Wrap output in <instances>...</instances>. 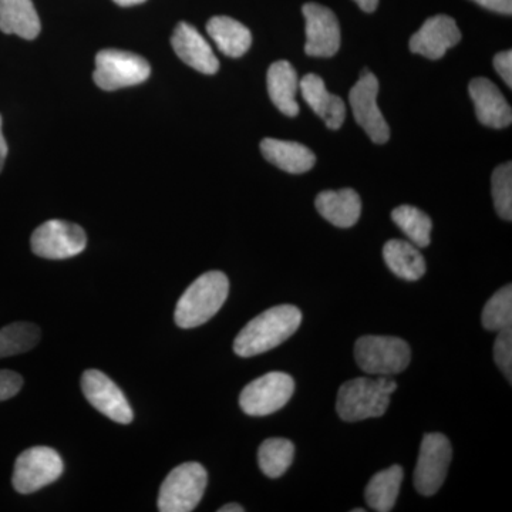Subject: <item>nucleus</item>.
<instances>
[{
	"label": "nucleus",
	"mask_w": 512,
	"mask_h": 512,
	"mask_svg": "<svg viewBox=\"0 0 512 512\" xmlns=\"http://www.w3.org/2000/svg\"><path fill=\"white\" fill-rule=\"evenodd\" d=\"M302 323V312L296 306L281 305L262 312L239 332L234 352L239 357L262 355L286 342Z\"/></svg>",
	"instance_id": "f257e3e1"
},
{
	"label": "nucleus",
	"mask_w": 512,
	"mask_h": 512,
	"mask_svg": "<svg viewBox=\"0 0 512 512\" xmlns=\"http://www.w3.org/2000/svg\"><path fill=\"white\" fill-rule=\"evenodd\" d=\"M396 389V382L389 376L348 380L340 386L336 412L348 423L382 417L389 409L390 397Z\"/></svg>",
	"instance_id": "f03ea898"
},
{
	"label": "nucleus",
	"mask_w": 512,
	"mask_h": 512,
	"mask_svg": "<svg viewBox=\"0 0 512 512\" xmlns=\"http://www.w3.org/2000/svg\"><path fill=\"white\" fill-rule=\"evenodd\" d=\"M229 293L227 275L211 271L195 279L183 293L175 308L174 319L180 328L192 329L214 318Z\"/></svg>",
	"instance_id": "7ed1b4c3"
},
{
	"label": "nucleus",
	"mask_w": 512,
	"mask_h": 512,
	"mask_svg": "<svg viewBox=\"0 0 512 512\" xmlns=\"http://www.w3.org/2000/svg\"><path fill=\"white\" fill-rule=\"evenodd\" d=\"M357 366L367 375L392 376L412 360L409 343L394 336H362L355 345Z\"/></svg>",
	"instance_id": "20e7f679"
},
{
	"label": "nucleus",
	"mask_w": 512,
	"mask_h": 512,
	"mask_svg": "<svg viewBox=\"0 0 512 512\" xmlns=\"http://www.w3.org/2000/svg\"><path fill=\"white\" fill-rule=\"evenodd\" d=\"M208 484V473L200 463H184L175 467L158 495V510L161 512H190L197 508L204 497Z\"/></svg>",
	"instance_id": "39448f33"
},
{
	"label": "nucleus",
	"mask_w": 512,
	"mask_h": 512,
	"mask_svg": "<svg viewBox=\"0 0 512 512\" xmlns=\"http://www.w3.org/2000/svg\"><path fill=\"white\" fill-rule=\"evenodd\" d=\"M151 67L144 57L123 50H101L96 56L94 83L106 92L137 86L146 82Z\"/></svg>",
	"instance_id": "423d86ee"
},
{
	"label": "nucleus",
	"mask_w": 512,
	"mask_h": 512,
	"mask_svg": "<svg viewBox=\"0 0 512 512\" xmlns=\"http://www.w3.org/2000/svg\"><path fill=\"white\" fill-rule=\"evenodd\" d=\"M64 470L60 454L53 448H28L16 460L12 484L19 494H33L62 477Z\"/></svg>",
	"instance_id": "0eeeda50"
},
{
	"label": "nucleus",
	"mask_w": 512,
	"mask_h": 512,
	"mask_svg": "<svg viewBox=\"0 0 512 512\" xmlns=\"http://www.w3.org/2000/svg\"><path fill=\"white\" fill-rule=\"evenodd\" d=\"M295 392V382L282 372H271L248 384L239 396V406L248 416H269L285 407Z\"/></svg>",
	"instance_id": "6e6552de"
},
{
	"label": "nucleus",
	"mask_w": 512,
	"mask_h": 512,
	"mask_svg": "<svg viewBox=\"0 0 512 512\" xmlns=\"http://www.w3.org/2000/svg\"><path fill=\"white\" fill-rule=\"evenodd\" d=\"M450 441L444 434H426L421 441L419 460L414 470V487L421 495H434L440 490L450 467Z\"/></svg>",
	"instance_id": "1a4fd4ad"
},
{
	"label": "nucleus",
	"mask_w": 512,
	"mask_h": 512,
	"mask_svg": "<svg viewBox=\"0 0 512 512\" xmlns=\"http://www.w3.org/2000/svg\"><path fill=\"white\" fill-rule=\"evenodd\" d=\"M377 96H379V80L375 74L365 69L350 90V107L356 123L366 131L370 140L376 144H386L390 138V128L377 106Z\"/></svg>",
	"instance_id": "9d476101"
},
{
	"label": "nucleus",
	"mask_w": 512,
	"mask_h": 512,
	"mask_svg": "<svg viewBox=\"0 0 512 512\" xmlns=\"http://www.w3.org/2000/svg\"><path fill=\"white\" fill-rule=\"evenodd\" d=\"M33 254L46 259H67L82 254L87 245L86 232L79 225L50 220L33 232Z\"/></svg>",
	"instance_id": "9b49d317"
},
{
	"label": "nucleus",
	"mask_w": 512,
	"mask_h": 512,
	"mask_svg": "<svg viewBox=\"0 0 512 512\" xmlns=\"http://www.w3.org/2000/svg\"><path fill=\"white\" fill-rule=\"evenodd\" d=\"M82 390L87 402L110 420L119 424L133 421L134 412L123 390L100 370L89 369L83 373Z\"/></svg>",
	"instance_id": "f8f14e48"
},
{
	"label": "nucleus",
	"mask_w": 512,
	"mask_h": 512,
	"mask_svg": "<svg viewBox=\"0 0 512 512\" xmlns=\"http://www.w3.org/2000/svg\"><path fill=\"white\" fill-rule=\"evenodd\" d=\"M306 20V55L312 57H333L340 49V28L338 18L326 6L306 3L302 8Z\"/></svg>",
	"instance_id": "ddd939ff"
},
{
	"label": "nucleus",
	"mask_w": 512,
	"mask_h": 512,
	"mask_svg": "<svg viewBox=\"0 0 512 512\" xmlns=\"http://www.w3.org/2000/svg\"><path fill=\"white\" fill-rule=\"evenodd\" d=\"M461 32L456 20L447 15L427 19L410 39V50L430 60H439L450 47L460 43Z\"/></svg>",
	"instance_id": "4468645a"
},
{
	"label": "nucleus",
	"mask_w": 512,
	"mask_h": 512,
	"mask_svg": "<svg viewBox=\"0 0 512 512\" xmlns=\"http://www.w3.org/2000/svg\"><path fill=\"white\" fill-rule=\"evenodd\" d=\"M171 45L177 56L197 72L215 74L220 69V60L210 43L190 23H178L171 37Z\"/></svg>",
	"instance_id": "2eb2a0df"
},
{
	"label": "nucleus",
	"mask_w": 512,
	"mask_h": 512,
	"mask_svg": "<svg viewBox=\"0 0 512 512\" xmlns=\"http://www.w3.org/2000/svg\"><path fill=\"white\" fill-rule=\"evenodd\" d=\"M470 97L476 106L478 120L484 126L491 128H505L512 121L511 106L505 100L504 94L491 80L478 77L471 80Z\"/></svg>",
	"instance_id": "dca6fc26"
},
{
	"label": "nucleus",
	"mask_w": 512,
	"mask_h": 512,
	"mask_svg": "<svg viewBox=\"0 0 512 512\" xmlns=\"http://www.w3.org/2000/svg\"><path fill=\"white\" fill-rule=\"evenodd\" d=\"M303 100L325 121L330 130H339L346 119V104L339 96L329 93L318 74H306L299 82Z\"/></svg>",
	"instance_id": "f3484780"
},
{
	"label": "nucleus",
	"mask_w": 512,
	"mask_h": 512,
	"mask_svg": "<svg viewBox=\"0 0 512 512\" xmlns=\"http://www.w3.org/2000/svg\"><path fill=\"white\" fill-rule=\"evenodd\" d=\"M266 86L276 109L288 117L298 116L299 104L296 101V94L299 90V79L291 63L286 60L272 63L266 74Z\"/></svg>",
	"instance_id": "a211bd4d"
},
{
	"label": "nucleus",
	"mask_w": 512,
	"mask_h": 512,
	"mask_svg": "<svg viewBox=\"0 0 512 512\" xmlns=\"http://www.w3.org/2000/svg\"><path fill=\"white\" fill-rule=\"evenodd\" d=\"M315 205L319 214L338 228L353 227L362 214V201L352 188L320 192Z\"/></svg>",
	"instance_id": "6ab92c4d"
},
{
	"label": "nucleus",
	"mask_w": 512,
	"mask_h": 512,
	"mask_svg": "<svg viewBox=\"0 0 512 512\" xmlns=\"http://www.w3.org/2000/svg\"><path fill=\"white\" fill-rule=\"evenodd\" d=\"M261 151L269 163L289 174L308 173L315 167L316 157L313 151L295 141L264 138Z\"/></svg>",
	"instance_id": "aec40b11"
},
{
	"label": "nucleus",
	"mask_w": 512,
	"mask_h": 512,
	"mask_svg": "<svg viewBox=\"0 0 512 512\" xmlns=\"http://www.w3.org/2000/svg\"><path fill=\"white\" fill-rule=\"evenodd\" d=\"M40 19L32 0H0V30L33 40L39 36Z\"/></svg>",
	"instance_id": "412c9836"
},
{
	"label": "nucleus",
	"mask_w": 512,
	"mask_h": 512,
	"mask_svg": "<svg viewBox=\"0 0 512 512\" xmlns=\"http://www.w3.org/2000/svg\"><path fill=\"white\" fill-rule=\"evenodd\" d=\"M207 32L225 56L242 57L252 45V35L247 26L228 16H215L207 23Z\"/></svg>",
	"instance_id": "4be33fe9"
},
{
	"label": "nucleus",
	"mask_w": 512,
	"mask_h": 512,
	"mask_svg": "<svg viewBox=\"0 0 512 512\" xmlns=\"http://www.w3.org/2000/svg\"><path fill=\"white\" fill-rule=\"evenodd\" d=\"M383 258L390 271L404 281H419L426 274V261L416 245L392 239L383 248Z\"/></svg>",
	"instance_id": "5701e85b"
},
{
	"label": "nucleus",
	"mask_w": 512,
	"mask_h": 512,
	"mask_svg": "<svg viewBox=\"0 0 512 512\" xmlns=\"http://www.w3.org/2000/svg\"><path fill=\"white\" fill-rule=\"evenodd\" d=\"M403 476V468L400 466H392L375 474L366 487L367 505L377 512L392 511L399 497Z\"/></svg>",
	"instance_id": "b1692460"
},
{
	"label": "nucleus",
	"mask_w": 512,
	"mask_h": 512,
	"mask_svg": "<svg viewBox=\"0 0 512 512\" xmlns=\"http://www.w3.org/2000/svg\"><path fill=\"white\" fill-rule=\"evenodd\" d=\"M295 446L286 439H268L261 444L258 451V463L262 473L269 478L284 476L292 466Z\"/></svg>",
	"instance_id": "393cba45"
},
{
	"label": "nucleus",
	"mask_w": 512,
	"mask_h": 512,
	"mask_svg": "<svg viewBox=\"0 0 512 512\" xmlns=\"http://www.w3.org/2000/svg\"><path fill=\"white\" fill-rule=\"evenodd\" d=\"M392 220L417 248L429 247L433 224L426 212L412 205H400L394 208Z\"/></svg>",
	"instance_id": "a878e982"
},
{
	"label": "nucleus",
	"mask_w": 512,
	"mask_h": 512,
	"mask_svg": "<svg viewBox=\"0 0 512 512\" xmlns=\"http://www.w3.org/2000/svg\"><path fill=\"white\" fill-rule=\"evenodd\" d=\"M40 340V329L35 323L18 322L0 329V359L22 355L35 348Z\"/></svg>",
	"instance_id": "bb28decb"
},
{
	"label": "nucleus",
	"mask_w": 512,
	"mask_h": 512,
	"mask_svg": "<svg viewBox=\"0 0 512 512\" xmlns=\"http://www.w3.org/2000/svg\"><path fill=\"white\" fill-rule=\"evenodd\" d=\"M484 328L491 332L512 329V288L505 286L487 302L483 309Z\"/></svg>",
	"instance_id": "cd10ccee"
},
{
	"label": "nucleus",
	"mask_w": 512,
	"mask_h": 512,
	"mask_svg": "<svg viewBox=\"0 0 512 512\" xmlns=\"http://www.w3.org/2000/svg\"><path fill=\"white\" fill-rule=\"evenodd\" d=\"M495 211L505 221L512 220V164H501L491 177Z\"/></svg>",
	"instance_id": "c85d7f7f"
},
{
	"label": "nucleus",
	"mask_w": 512,
	"mask_h": 512,
	"mask_svg": "<svg viewBox=\"0 0 512 512\" xmlns=\"http://www.w3.org/2000/svg\"><path fill=\"white\" fill-rule=\"evenodd\" d=\"M494 360L501 372L507 377L508 382L512 380V330L505 329L498 332L494 343Z\"/></svg>",
	"instance_id": "c756f323"
},
{
	"label": "nucleus",
	"mask_w": 512,
	"mask_h": 512,
	"mask_svg": "<svg viewBox=\"0 0 512 512\" xmlns=\"http://www.w3.org/2000/svg\"><path fill=\"white\" fill-rule=\"evenodd\" d=\"M23 377L13 370H0V402L12 399L20 392Z\"/></svg>",
	"instance_id": "7c9ffc66"
},
{
	"label": "nucleus",
	"mask_w": 512,
	"mask_h": 512,
	"mask_svg": "<svg viewBox=\"0 0 512 512\" xmlns=\"http://www.w3.org/2000/svg\"><path fill=\"white\" fill-rule=\"evenodd\" d=\"M494 67L497 73L500 74L501 79L507 83V86L512 87V52L505 50V52L498 53L494 57Z\"/></svg>",
	"instance_id": "2f4dec72"
},
{
	"label": "nucleus",
	"mask_w": 512,
	"mask_h": 512,
	"mask_svg": "<svg viewBox=\"0 0 512 512\" xmlns=\"http://www.w3.org/2000/svg\"><path fill=\"white\" fill-rule=\"evenodd\" d=\"M474 2L491 12L501 13V15H511L512 13V0H474Z\"/></svg>",
	"instance_id": "473e14b6"
},
{
	"label": "nucleus",
	"mask_w": 512,
	"mask_h": 512,
	"mask_svg": "<svg viewBox=\"0 0 512 512\" xmlns=\"http://www.w3.org/2000/svg\"><path fill=\"white\" fill-rule=\"evenodd\" d=\"M8 143H6L5 136L2 131V116H0V171L3 170L5 165L6 157H8Z\"/></svg>",
	"instance_id": "72a5a7b5"
},
{
	"label": "nucleus",
	"mask_w": 512,
	"mask_h": 512,
	"mask_svg": "<svg viewBox=\"0 0 512 512\" xmlns=\"http://www.w3.org/2000/svg\"><path fill=\"white\" fill-rule=\"evenodd\" d=\"M355 2L366 13L375 12L377 5H379V0H355Z\"/></svg>",
	"instance_id": "f704fd0d"
},
{
	"label": "nucleus",
	"mask_w": 512,
	"mask_h": 512,
	"mask_svg": "<svg viewBox=\"0 0 512 512\" xmlns=\"http://www.w3.org/2000/svg\"><path fill=\"white\" fill-rule=\"evenodd\" d=\"M245 508L239 504H227L221 507L218 512H244Z\"/></svg>",
	"instance_id": "c9c22d12"
},
{
	"label": "nucleus",
	"mask_w": 512,
	"mask_h": 512,
	"mask_svg": "<svg viewBox=\"0 0 512 512\" xmlns=\"http://www.w3.org/2000/svg\"><path fill=\"white\" fill-rule=\"evenodd\" d=\"M114 3L120 6H136L140 5V3L146 2V0H113Z\"/></svg>",
	"instance_id": "e433bc0d"
},
{
	"label": "nucleus",
	"mask_w": 512,
	"mask_h": 512,
	"mask_svg": "<svg viewBox=\"0 0 512 512\" xmlns=\"http://www.w3.org/2000/svg\"><path fill=\"white\" fill-rule=\"evenodd\" d=\"M353 512H363L365 510H362V508H356V510H352Z\"/></svg>",
	"instance_id": "4c0bfd02"
}]
</instances>
